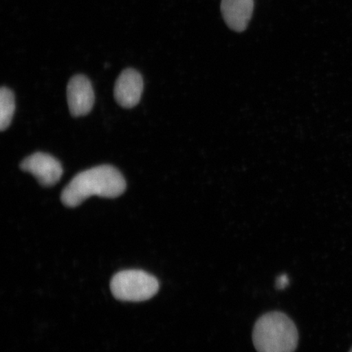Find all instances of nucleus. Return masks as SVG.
Masks as SVG:
<instances>
[{
    "mask_svg": "<svg viewBox=\"0 0 352 352\" xmlns=\"http://www.w3.org/2000/svg\"><path fill=\"white\" fill-rule=\"evenodd\" d=\"M110 289L113 296L126 302L148 300L158 292L160 283L155 276L142 270H125L114 275Z\"/></svg>",
    "mask_w": 352,
    "mask_h": 352,
    "instance_id": "3",
    "label": "nucleus"
},
{
    "mask_svg": "<svg viewBox=\"0 0 352 352\" xmlns=\"http://www.w3.org/2000/svg\"><path fill=\"white\" fill-rule=\"evenodd\" d=\"M144 81L142 74L134 69L123 70L114 87V98L122 107L131 109L142 98Z\"/></svg>",
    "mask_w": 352,
    "mask_h": 352,
    "instance_id": "6",
    "label": "nucleus"
},
{
    "mask_svg": "<svg viewBox=\"0 0 352 352\" xmlns=\"http://www.w3.org/2000/svg\"><path fill=\"white\" fill-rule=\"evenodd\" d=\"M14 111V95L10 88L3 87L0 90V130L6 131L10 126Z\"/></svg>",
    "mask_w": 352,
    "mask_h": 352,
    "instance_id": "8",
    "label": "nucleus"
},
{
    "mask_svg": "<svg viewBox=\"0 0 352 352\" xmlns=\"http://www.w3.org/2000/svg\"><path fill=\"white\" fill-rule=\"evenodd\" d=\"M253 342L258 352H294L298 343V329L283 312H268L255 323Z\"/></svg>",
    "mask_w": 352,
    "mask_h": 352,
    "instance_id": "2",
    "label": "nucleus"
},
{
    "mask_svg": "<svg viewBox=\"0 0 352 352\" xmlns=\"http://www.w3.org/2000/svg\"><path fill=\"white\" fill-rule=\"evenodd\" d=\"M289 283L287 275H280L276 280V288L277 289H284L287 287Z\"/></svg>",
    "mask_w": 352,
    "mask_h": 352,
    "instance_id": "9",
    "label": "nucleus"
},
{
    "mask_svg": "<svg viewBox=\"0 0 352 352\" xmlns=\"http://www.w3.org/2000/svg\"><path fill=\"white\" fill-rule=\"evenodd\" d=\"M67 100L74 117L85 116L95 103L94 87L89 79L82 74L70 78L67 86Z\"/></svg>",
    "mask_w": 352,
    "mask_h": 352,
    "instance_id": "5",
    "label": "nucleus"
},
{
    "mask_svg": "<svg viewBox=\"0 0 352 352\" xmlns=\"http://www.w3.org/2000/svg\"><path fill=\"white\" fill-rule=\"evenodd\" d=\"M254 0H222L221 12L226 23L236 32L248 28L253 16Z\"/></svg>",
    "mask_w": 352,
    "mask_h": 352,
    "instance_id": "7",
    "label": "nucleus"
},
{
    "mask_svg": "<svg viewBox=\"0 0 352 352\" xmlns=\"http://www.w3.org/2000/svg\"><path fill=\"white\" fill-rule=\"evenodd\" d=\"M126 188V180L120 170L110 165H102L74 176L61 192L60 199L65 206L73 208L92 196L120 197Z\"/></svg>",
    "mask_w": 352,
    "mask_h": 352,
    "instance_id": "1",
    "label": "nucleus"
},
{
    "mask_svg": "<svg viewBox=\"0 0 352 352\" xmlns=\"http://www.w3.org/2000/svg\"><path fill=\"white\" fill-rule=\"evenodd\" d=\"M349 352H352V349H351V351Z\"/></svg>",
    "mask_w": 352,
    "mask_h": 352,
    "instance_id": "10",
    "label": "nucleus"
},
{
    "mask_svg": "<svg viewBox=\"0 0 352 352\" xmlns=\"http://www.w3.org/2000/svg\"><path fill=\"white\" fill-rule=\"evenodd\" d=\"M20 166L22 170L32 174L44 187L55 186L63 174L60 162L44 153L32 154L21 162Z\"/></svg>",
    "mask_w": 352,
    "mask_h": 352,
    "instance_id": "4",
    "label": "nucleus"
}]
</instances>
